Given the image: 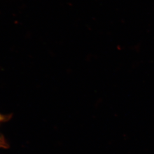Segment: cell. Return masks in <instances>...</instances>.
Here are the masks:
<instances>
[{"instance_id":"1","label":"cell","mask_w":154,"mask_h":154,"mask_svg":"<svg viewBox=\"0 0 154 154\" xmlns=\"http://www.w3.org/2000/svg\"><path fill=\"white\" fill-rule=\"evenodd\" d=\"M5 117L4 116L0 114V122H2L5 119Z\"/></svg>"}]
</instances>
